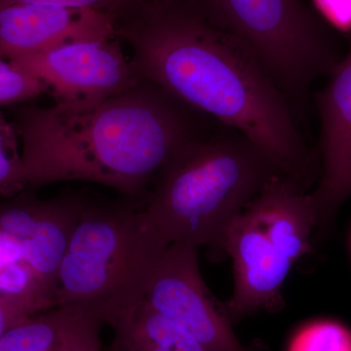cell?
<instances>
[{"instance_id": "cell-5", "label": "cell", "mask_w": 351, "mask_h": 351, "mask_svg": "<svg viewBox=\"0 0 351 351\" xmlns=\"http://www.w3.org/2000/svg\"><path fill=\"white\" fill-rule=\"evenodd\" d=\"M258 58L294 112L316 78L341 61L336 38L302 0H193Z\"/></svg>"}, {"instance_id": "cell-6", "label": "cell", "mask_w": 351, "mask_h": 351, "mask_svg": "<svg viewBox=\"0 0 351 351\" xmlns=\"http://www.w3.org/2000/svg\"><path fill=\"white\" fill-rule=\"evenodd\" d=\"M144 301L206 351H267L261 343L244 346L237 338L223 304L205 285L198 248L193 245H169L157 263Z\"/></svg>"}, {"instance_id": "cell-4", "label": "cell", "mask_w": 351, "mask_h": 351, "mask_svg": "<svg viewBox=\"0 0 351 351\" xmlns=\"http://www.w3.org/2000/svg\"><path fill=\"white\" fill-rule=\"evenodd\" d=\"M135 201L86 195L56 277V307L110 326L144 300L170 245Z\"/></svg>"}, {"instance_id": "cell-11", "label": "cell", "mask_w": 351, "mask_h": 351, "mask_svg": "<svg viewBox=\"0 0 351 351\" xmlns=\"http://www.w3.org/2000/svg\"><path fill=\"white\" fill-rule=\"evenodd\" d=\"M115 38L114 18L93 9L27 3L0 7V58L7 61L66 44Z\"/></svg>"}, {"instance_id": "cell-15", "label": "cell", "mask_w": 351, "mask_h": 351, "mask_svg": "<svg viewBox=\"0 0 351 351\" xmlns=\"http://www.w3.org/2000/svg\"><path fill=\"white\" fill-rule=\"evenodd\" d=\"M289 351H351V331L334 321H316L295 335Z\"/></svg>"}, {"instance_id": "cell-13", "label": "cell", "mask_w": 351, "mask_h": 351, "mask_svg": "<svg viewBox=\"0 0 351 351\" xmlns=\"http://www.w3.org/2000/svg\"><path fill=\"white\" fill-rule=\"evenodd\" d=\"M104 325L54 307L9 329L0 338V351H101Z\"/></svg>"}, {"instance_id": "cell-19", "label": "cell", "mask_w": 351, "mask_h": 351, "mask_svg": "<svg viewBox=\"0 0 351 351\" xmlns=\"http://www.w3.org/2000/svg\"><path fill=\"white\" fill-rule=\"evenodd\" d=\"M321 15L343 31L351 29V0H313Z\"/></svg>"}, {"instance_id": "cell-3", "label": "cell", "mask_w": 351, "mask_h": 351, "mask_svg": "<svg viewBox=\"0 0 351 351\" xmlns=\"http://www.w3.org/2000/svg\"><path fill=\"white\" fill-rule=\"evenodd\" d=\"M226 129L182 144L154 177L144 208L171 244L206 246L213 258L225 255L230 226L281 174L251 141Z\"/></svg>"}, {"instance_id": "cell-20", "label": "cell", "mask_w": 351, "mask_h": 351, "mask_svg": "<svg viewBox=\"0 0 351 351\" xmlns=\"http://www.w3.org/2000/svg\"><path fill=\"white\" fill-rule=\"evenodd\" d=\"M27 317H29V314L25 313L19 307L14 306L5 300L0 299V338L9 329L19 324Z\"/></svg>"}, {"instance_id": "cell-18", "label": "cell", "mask_w": 351, "mask_h": 351, "mask_svg": "<svg viewBox=\"0 0 351 351\" xmlns=\"http://www.w3.org/2000/svg\"><path fill=\"white\" fill-rule=\"evenodd\" d=\"M138 0H0V7L10 5V4L27 3L43 4L68 7V8L93 9L110 14L113 17V12L122 10L125 7L135 4Z\"/></svg>"}, {"instance_id": "cell-14", "label": "cell", "mask_w": 351, "mask_h": 351, "mask_svg": "<svg viewBox=\"0 0 351 351\" xmlns=\"http://www.w3.org/2000/svg\"><path fill=\"white\" fill-rule=\"evenodd\" d=\"M110 351H206L196 339L143 302L112 325Z\"/></svg>"}, {"instance_id": "cell-2", "label": "cell", "mask_w": 351, "mask_h": 351, "mask_svg": "<svg viewBox=\"0 0 351 351\" xmlns=\"http://www.w3.org/2000/svg\"><path fill=\"white\" fill-rule=\"evenodd\" d=\"M200 115L147 80L101 101L16 105L24 188L91 182L140 199L175 152L206 131Z\"/></svg>"}, {"instance_id": "cell-17", "label": "cell", "mask_w": 351, "mask_h": 351, "mask_svg": "<svg viewBox=\"0 0 351 351\" xmlns=\"http://www.w3.org/2000/svg\"><path fill=\"white\" fill-rule=\"evenodd\" d=\"M43 93H47L43 82L0 58V108L27 103Z\"/></svg>"}, {"instance_id": "cell-8", "label": "cell", "mask_w": 351, "mask_h": 351, "mask_svg": "<svg viewBox=\"0 0 351 351\" xmlns=\"http://www.w3.org/2000/svg\"><path fill=\"white\" fill-rule=\"evenodd\" d=\"M32 191L25 189L0 203V245L29 265L55 292L58 269L86 193L68 191L41 199Z\"/></svg>"}, {"instance_id": "cell-12", "label": "cell", "mask_w": 351, "mask_h": 351, "mask_svg": "<svg viewBox=\"0 0 351 351\" xmlns=\"http://www.w3.org/2000/svg\"><path fill=\"white\" fill-rule=\"evenodd\" d=\"M244 212L293 265L313 252L317 214L311 193L294 180L274 176Z\"/></svg>"}, {"instance_id": "cell-9", "label": "cell", "mask_w": 351, "mask_h": 351, "mask_svg": "<svg viewBox=\"0 0 351 351\" xmlns=\"http://www.w3.org/2000/svg\"><path fill=\"white\" fill-rule=\"evenodd\" d=\"M320 117V174L311 193L317 214L318 235L334 225L339 208L351 197V40L346 56L315 94Z\"/></svg>"}, {"instance_id": "cell-1", "label": "cell", "mask_w": 351, "mask_h": 351, "mask_svg": "<svg viewBox=\"0 0 351 351\" xmlns=\"http://www.w3.org/2000/svg\"><path fill=\"white\" fill-rule=\"evenodd\" d=\"M133 22L117 27L141 80L239 132L281 174L308 189L320 174L295 112L258 58L213 24L193 0H141Z\"/></svg>"}, {"instance_id": "cell-16", "label": "cell", "mask_w": 351, "mask_h": 351, "mask_svg": "<svg viewBox=\"0 0 351 351\" xmlns=\"http://www.w3.org/2000/svg\"><path fill=\"white\" fill-rule=\"evenodd\" d=\"M18 136L12 123L0 112V191L19 193L24 191L21 152Z\"/></svg>"}, {"instance_id": "cell-7", "label": "cell", "mask_w": 351, "mask_h": 351, "mask_svg": "<svg viewBox=\"0 0 351 351\" xmlns=\"http://www.w3.org/2000/svg\"><path fill=\"white\" fill-rule=\"evenodd\" d=\"M8 61L43 82L56 103L101 101L142 82L119 38L66 44Z\"/></svg>"}, {"instance_id": "cell-10", "label": "cell", "mask_w": 351, "mask_h": 351, "mask_svg": "<svg viewBox=\"0 0 351 351\" xmlns=\"http://www.w3.org/2000/svg\"><path fill=\"white\" fill-rule=\"evenodd\" d=\"M226 254L232 260L234 289L223 308L232 322L261 311H282V288L293 263L245 212L228 230Z\"/></svg>"}, {"instance_id": "cell-21", "label": "cell", "mask_w": 351, "mask_h": 351, "mask_svg": "<svg viewBox=\"0 0 351 351\" xmlns=\"http://www.w3.org/2000/svg\"></svg>"}]
</instances>
